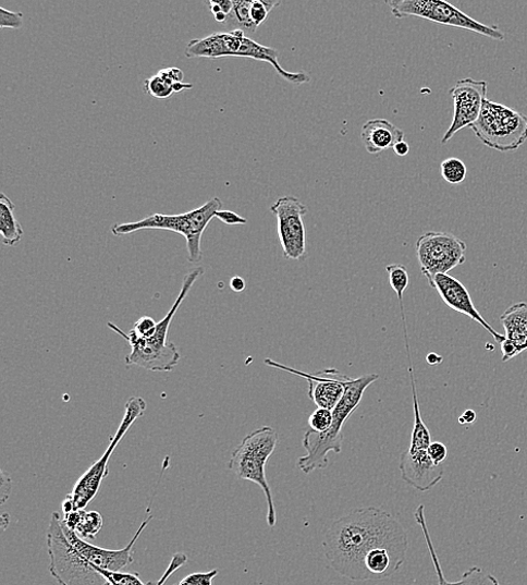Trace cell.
I'll list each match as a JSON object with an SVG mask.
<instances>
[{"label": "cell", "instance_id": "74e56055", "mask_svg": "<svg viewBox=\"0 0 527 585\" xmlns=\"http://www.w3.org/2000/svg\"><path fill=\"white\" fill-rule=\"evenodd\" d=\"M230 287L234 292L240 293L245 290V282L242 278L235 277L231 280Z\"/></svg>", "mask_w": 527, "mask_h": 585}, {"label": "cell", "instance_id": "5bb4252c", "mask_svg": "<svg viewBox=\"0 0 527 585\" xmlns=\"http://www.w3.org/2000/svg\"><path fill=\"white\" fill-rule=\"evenodd\" d=\"M266 365L286 370L302 376L308 383V398L319 407L333 411L344 395L351 377L335 368H328L316 374H307L271 359L265 361Z\"/></svg>", "mask_w": 527, "mask_h": 585}, {"label": "cell", "instance_id": "8992f818", "mask_svg": "<svg viewBox=\"0 0 527 585\" xmlns=\"http://www.w3.org/2000/svg\"><path fill=\"white\" fill-rule=\"evenodd\" d=\"M470 127L482 145L503 154L516 151L527 142V117L488 98Z\"/></svg>", "mask_w": 527, "mask_h": 585}, {"label": "cell", "instance_id": "d4e9b609", "mask_svg": "<svg viewBox=\"0 0 527 585\" xmlns=\"http://www.w3.org/2000/svg\"><path fill=\"white\" fill-rule=\"evenodd\" d=\"M102 517L101 514L97 511H85L83 510L82 520L79 525L76 528V533L83 539L89 540L95 539L97 534L102 528Z\"/></svg>", "mask_w": 527, "mask_h": 585}, {"label": "cell", "instance_id": "cb8c5ba5", "mask_svg": "<svg viewBox=\"0 0 527 585\" xmlns=\"http://www.w3.org/2000/svg\"><path fill=\"white\" fill-rule=\"evenodd\" d=\"M467 166L458 158H449L441 163V175L451 185L463 184L467 179Z\"/></svg>", "mask_w": 527, "mask_h": 585}, {"label": "cell", "instance_id": "30bf717a", "mask_svg": "<svg viewBox=\"0 0 527 585\" xmlns=\"http://www.w3.org/2000/svg\"><path fill=\"white\" fill-rule=\"evenodd\" d=\"M415 251L420 271L426 278L448 273L467 259L465 241L449 232L430 231L420 235Z\"/></svg>", "mask_w": 527, "mask_h": 585}, {"label": "cell", "instance_id": "4dcf8cb0", "mask_svg": "<svg viewBox=\"0 0 527 585\" xmlns=\"http://www.w3.org/2000/svg\"><path fill=\"white\" fill-rule=\"evenodd\" d=\"M24 15L20 12H12L9 10H5L4 8H0V28H14L19 29L23 27L24 24Z\"/></svg>", "mask_w": 527, "mask_h": 585}, {"label": "cell", "instance_id": "44dd1931", "mask_svg": "<svg viewBox=\"0 0 527 585\" xmlns=\"http://www.w3.org/2000/svg\"><path fill=\"white\" fill-rule=\"evenodd\" d=\"M188 561V558L184 553H175L171 560V563L163 576L158 581V583H145L140 580L137 573H128L123 571H109L103 569L97 570L105 578L108 580L110 585H163L169 576L182 566H184Z\"/></svg>", "mask_w": 527, "mask_h": 585}, {"label": "cell", "instance_id": "ba28073f", "mask_svg": "<svg viewBox=\"0 0 527 585\" xmlns=\"http://www.w3.org/2000/svg\"><path fill=\"white\" fill-rule=\"evenodd\" d=\"M147 410V402L139 397L131 398L125 404V413L123 421L119 427L118 432L112 438L107 452L95 462L77 480L72 493L65 497L66 500L72 502L74 511L85 510L86 507L97 496L102 480L109 476V464L111 458L120 444L123 437L126 435L132 425L144 416Z\"/></svg>", "mask_w": 527, "mask_h": 585}, {"label": "cell", "instance_id": "277c9868", "mask_svg": "<svg viewBox=\"0 0 527 585\" xmlns=\"http://www.w3.org/2000/svg\"><path fill=\"white\" fill-rule=\"evenodd\" d=\"M277 442L278 432L272 427L257 429L244 437L229 462V468L238 478L254 482L264 491L268 505L267 523L271 528L275 526L277 514L266 466L275 450Z\"/></svg>", "mask_w": 527, "mask_h": 585}, {"label": "cell", "instance_id": "7c38bea8", "mask_svg": "<svg viewBox=\"0 0 527 585\" xmlns=\"http://www.w3.org/2000/svg\"><path fill=\"white\" fill-rule=\"evenodd\" d=\"M488 85L483 81L462 80L451 89L453 100V119L443 135L442 145H446L461 130L471 126L480 117L487 99Z\"/></svg>", "mask_w": 527, "mask_h": 585}, {"label": "cell", "instance_id": "7402d4cb", "mask_svg": "<svg viewBox=\"0 0 527 585\" xmlns=\"http://www.w3.org/2000/svg\"><path fill=\"white\" fill-rule=\"evenodd\" d=\"M14 211L13 202L5 194H0V232H2L3 244L10 247L17 246L24 234Z\"/></svg>", "mask_w": 527, "mask_h": 585}, {"label": "cell", "instance_id": "d590c367", "mask_svg": "<svg viewBox=\"0 0 527 585\" xmlns=\"http://www.w3.org/2000/svg\"><path fill=\"white\" fill-rule=\"evenodd\" d=\"M219 220H221L223 223L228 226H244L248 223L247 219H244L240 217L238 215L231 212V211H224L221 210L217 214V217Z\"/></svg>", "mask_w": 527, "mask_h": 585}, {"label": "cell", "instance_id": "ffe728a7", "mask_svg": "<svg viewBox=\"0 0 527 585\" xmlns=\"http://www.w3.org/2000/svg\"><path fill=\"white\" fill-rule=\"evenodd\" d=\"M506 332V340L512 343L518 354L527 350V303L518 302L511 305L501 316Z\"/></svg>", "mask_w": 527, "mask_h": 585}, {"label": "cell", "instance_id": "836d02e7", "mask_svg": "<svg viewBox=\"0 0 527 585\" xmlns=\"http://www.w3.org/2000/svg\"><path fill=\"white\" fill-rule=\"evenodd\" d=\"M12 492V478L2 470L0 472V503L5 504Z\"/></svg>", "mask_w": 527, "mask_h": 585}, {"label": "cell", "instance_id": "6da1fadb", "mask_svg": "<svg viewBox=\"0 0 527 585\" xmlns=\"http://www.w3.org/2000/svg\"><path fill=\"white\" fill-rule=\"evenodd\" d=\"M408 534L388 511L360 508L335 521L322 543L331 568L351 581L395 575L406 562Z\"/></svg>", "mask_w": 527, "mask_h": 585}, {"label": "cell", "instance_id": "7a4b0ae2", "mask_svg": "<svg viewBox=\"0 0 527 585\" xmlns=\"http://www.w3.org/2000/svg\"><path fill=\"white\" fill-rule=\"evenodd\" d=\"M204 271L203 267H196L186 275L177 300H175L167 316L158 322L152 336L148 338L139 337L132 330L125 333L112 322L109 324L113 331L130 343L132 352L125 358L128 366L135 365L152 371H171L180 364L182 355L179 348L168 341L169 328L175 313L179 312V308Z\"/></svg>", "mask_w": 527, "mask_h": 585}, {"label": "cell", "instance_id": "e0dca14e", "mask_svg": "<svg viewBox=\"0 0 527 585\" xmlns=\"http://www.w3.org/2000/svg\"><path fill=\"white\" fill-rule=\"evenodd\" d=\"M245 33L241 29L210 34L203 39H195L187 45L185 54L187 58L219 59L235 57Z\"/></svg>", "mask_w": 527, "mask_h": 585}, {"label": "cell", "instance_id": "8d00e7d4", "mask_svg": "<svg viewBox=\"0 0 527 585\" xmlns=\"http://www.w3.org/2000/svg\"><path fill=\"white\" fill-rule=\"evenodd\" d=\"M476 412L474 410H467L464 412V415L459 418L461 425H471L476 422Z\"/></svg>", "mask_w": 527, "mask_h": 585}, {"label": "cell", "instance_id": "60d3db41", "mask_svg": "<svg viewBox=\"0 0 527 585\" xmlns=\"http://www.w3.org/2000/svg\"><path fill=\"white\" fill-rule=\"evenodd\" d=\"M427 361H428V363L430 365H438V364L442 363L443 358L441 356L432 353V354H430L428 356Z\"/></svg>", "mask_w": 527, "mask_h": 585}, {"label": "cell", "instance_id": "e575fe53", "mask_svg": "<svg viewBox=\"0 0 527 585\" xmlns=\"http://www.w3.org/2000/svg\"><path fill=\"white\" fill-rule=\"evenodd\" d=\"M158 75L161 76L171 85L175 83H183L184 77H185L182 69L174 68V66L162 69V71H160Z\"/></svg>", "mask_w": 527, "mask_h": 585}, {"label": "cell", "instance_id": "f546056e", "mask_svg": "<svg viewBox=\"0 0 527 585\" xmlns=\"http://www.w3.org/2000/svg\"><path fill=\"white\" fill-rule=\"evenodd\" d=\"M219 570H212L203 573H193L174 585H212L213 580L218 576Z\"/></svg>", "mask_w": 527, "mask_h": 585}, {"label": "cell", "instance_id": "b9f144b4", "mask_svg": "<svg viewBox=\"0 0 527 585\" xmlns=\"http://www.w3.org/2000/svg\"><path fill=\"white\" fill-rule=\"evenodd\" d=\"M10 515L8 513H4L2 515V525H3V529H7V527L10 525Z\"/></svg>", "mask_w": 527, "mask_h": 585}, {"label": "cell", "instance_id": "1f68e13d", "mask_svg": "<svg viewBox=\"0 0 527 585\" xmlns=\"http://www.w3.org/2000/svg\"><path fill=\"white\" fill-rule=\"evenodd\" d=\"M158 322H156L151 317L139 318L132 329L139 337L148 338L154 334L156 331Z\"/></svg>", "mask_w": 527, "mask_h": 585}, {"label": "cell", "instance_id": "d6986e66", "mask_svg": "<svg viewBox=\"0 0 527 585\" xmlns=\"http://www.w3.org/2000/svg\"><path fill=\"white\" fill-rule=\"evenodd\" d=\"M405 133L389 120L375 119L366 122L361 130V141L371 155L381 154L404 142Z\"/></svg>", "mask_w": 527, "mask_h": 585}, {"label": "cell", "instance_id": "8fae6325", "mask_svg": "<svg viewBox=\"0 0 527 585\" xmlns=\"http://www.w3.org/2000/svg\"><path fill=\"white\" fill-rule=\"evenodd\" d=\"M277 218L278 236L285 258L301 260L306 255V230L303 217L308 208L298 197L287 195L277 199L270 208Z\"/></svg>", "mask_w": 527, "mask_h": 585}, {"label": "cell", "instance_id": "ac0fdd59", "mask_svg": "<svg viewBox=\"0 0 527 585\" xmlns=\"http://www.w3.org/2000/svg\"><path fill=\"white\" fill-rule=\"evenodd\" d=\"M414 519L421 532H424L426 541L428 544L431 559L437 571L439 584L438 585H501L498 577L493 574H490L478 566H473L466 571L463 577L459 581L450 582L445 578L437 550L434 548L432 537L430 535L427 519H426V508L424 504H420L416 508L414 512Z\"/></svg>", "mask_w": 527, "mask_h": 585}, {"label": "cell", "instance_id": "d6a6232c", "mask_svg": "<svg viewBox=\"0 0 527 585\" xmlns=\"http://www.w3.org/2000/svg\"><path fill=\"white\" fill-rule=\"evenodd\" d=\"M428 453L436 465L441 466L448 458L446 446L440 441H432L429 447Z\"/></svg>", "mask_w": 527, "mask_h": 585}, {"label": "cell", "instance_id": "4316f807", "mask_svg": "<svg viewBox=\"0 0 527 585\" xmlns=\"http://www.w3.org/2000/svg\"><path fill=\"white\" fill-rule=\"evenodd\" d=\"M145 92L151 97L167 99L173 94L172 85L158 74L145 82Z\"/></svg>", "mask_w": 527, "mask_h": 585}, {"label": "cell", "instance_id": "ab89813d", "mask_svg": "<svg viewBox=\"0 0 527 585\" xmlns=\"http://www.w3.org/2000/svg\"><path fill=\"white\" fill-rule=\"evenodd\" d=\"M173 93H182L194 88L193 84L175 83L172 85Z\"/></svg>", "mask_w": 527, "mask_h": 585}, {"label": "cell", "instance_id": "3957f363", "mask_svg": "<svg viewBox=\"0 0 527 585\" xmlns=\"http://www.w3.org/2000/svg\"><path fill=\"white\" fill-rule=\"evenodd\" d=\"M379 380L378 374H366L358 378H351L344 395L333 409V423L329 430L318 432L308 430L303 438L306 456L298 459L297 466L310 474L316 470H326L329 466V454H340L342 451L343 427L359 406L366 390Z\"/></svg>", "mask_w": 527, "mask_h": 585}, {"label": "cell", "instance_id": "2e32d148", "mask_svg": "<svg viewBox=\"0 0 527 585\" xmlns=\"http://www.w3.org/2000/svg\"><path fill=\"white\" fill-rule=\"evenodd\" d=\"M400 471L406 484L419 492L431 491L444 475L443 468L434 464L428 450L405 451L401 456Z\"/></svg>", "mask_w": 527, "mask_h": 585}, {"label": "cell", "instance_id": "83f0119b", "mask_svg": "<svg viewBox=\"0 0 527 585\" xmlns=\"http://www.w3.org/2000/svg\"><path fill=\"white\" fill-rule=\"evenodd\" d=\"M333 423V413L328 409L319 407L315 410L309 419L308 424L310 429L318 432H324L329 430Z\"/></svg>", "mask_w": 527, "mask_h": 585}, {"label": "cell", "instance_id": "484cf974", "mask_svg": "<svg viewBox=\"0 0 527 585\" xmlns=\"http://www.w3.org/2000/svg\"><path fill=\"white\" fill-rule=\"evenodd\" d=\"M389 272V280L397 296L404 295L409 284L407 268L402 264H393L385 267Z\"/></svg>", "mask_w": 527, "mask_h": 585}, {"label": "cell", "instance_id": "4fadbf2b", "mask_svg": "<svg viewBox=\"0 0 527 585\" xmlns=\"http://www.w3.org/2000/svg\"><path fill=\"white\" fill-rule=\"evenodd\" d=\"M152 520L154 515L149 514L148 519L139 526L131 541L123 549H107L95 546L79 537L75 531L69 529L62 521L61 527L70 544L77 549V552L88 561L94 569L123 571L133 563L134 545Z\"/></svg>", "mask_w": 527, "mask_h": 585}, {"label": "cell", "instance_id": "9a60e30c", "mask_svg": "<svg viewBox=\"0 0 527 585\" xmlns=\"http://www.w3.org/2000/svg\"><path fill=\"white\" fill-rule=\"evenodd\" d=\"M427 280L429 281L430 287L439 293L442 301L450 308L454 309L455 313L469 317L480 325L502 345L506 340V337L499 333L482 318L476 308L468 290L461 281L450 277L449 273L436 275V277L427 278Z\"/></svg>", "mask_w": 527, "mask_h": 585}, {"label": "cell", "instance_id": "f35d334b", "mask_svg": "<svg viewBox=\"0 0 527 585\" xmlns=\"http://www.w3.org/2000/svg\"><path fill=\"white\" fill-rule=\"evenodd\" d=\"M394 151L400 157H405L409 153V146L407 143L402 142L394 147Z\"/></svg>", "mask_w": 527, "mask_h": 585}, {"label": "cell", "instance_id": "7bdbcfd3", "mask_svg": "<svg viewBox=\"0 0 527 585\" xmlns=\"http://www.w3.org/2000/svg\"><path fill=\"white\" fill-rule=\"evenodd\" d=\"M215 17H216L217 22H219V23H223V24H224V23L226 22V20H228V15L224 14V13H220V14L216 15Z\"/></svg>", "mask_w": 527, "mask_h": 585}, {"label": "cell", "instance_id": "9c48e42d", "mask_svg": "<svg viewBox=\"0 0 527 585\" xmlns=\"http://www.w3.org/2000/svg\"><path fill=\"white\" fill-rule=\"evenodd\" d=\"M388 5L397 19L414 16L452 27L469 29L493 40L504 41L505 39L504 32L499 27L482 24L459 9L441 2V0H392V2H388Z\"/></svg>", "mask_w": 527, "mask_h": 585}, {"label": "cell", "instance_id": "5b68a950", "mask_svg": "<svg viewBox=\"0 0 527 585\" xmlns=\"http://www.w3.org/2000/svg\"><path fill=\"white\" fill-rule=\"evenodd\" d=\"M222 208L221 198L215 197L194 211L180 216L155 215L138 222L117 224L112 228V232L115 235H126L146 229L177 232L186 237L189 261L199 263L203 259L200 248L203 233Z\"/></svg>", "mask_w": 527, "mask_h": 585}, {"label": "cell", "instance_id": "f1b7e54d", "mask_svg": "<svg viewBox=\"0 0 527 585\" xmlns=\"http://www.w3.org/2000/svg\"><path fill=\"white\" fill-rule=\"evenodd\" d=\"M280 5V2H271V0H253L252 20L259 27L266 22L269 13Z\"/></svg>", "mask_w": 527, "mask_h": 585}, {"label": "cell", "instance_id": "603a6c76", "mask_svg": "<svg viewBox=\"0 0 527 585\" xmlns=\"http://www.w3.org/2000/svg\"><path fill=\"white\" fill-rule=\"evenodd\" d=\"M252 5L253 2H249V0H243V2L236 0L231 14L224 23L226 27H229L230 31L241 29L244 33H256L258 27L252 20Z\"/></svg>", "mask_w": 527, "mask_h": 585}, {"label": "cell", "instance_id": "52a82bcc", "mask_svg": "<svg viewBox=\"0 0 527 585\" xmlns=\"http://www.w3.org/2000/svg\"><path fill=\"white\" fill-rule=\"evenodd\" d=\"M58 512L51 515L47 534L50 573L60 585H110L70 544L61 527Z\"/></svg>", "mask_w": 527, "mask_h": 585}]
</instances>
